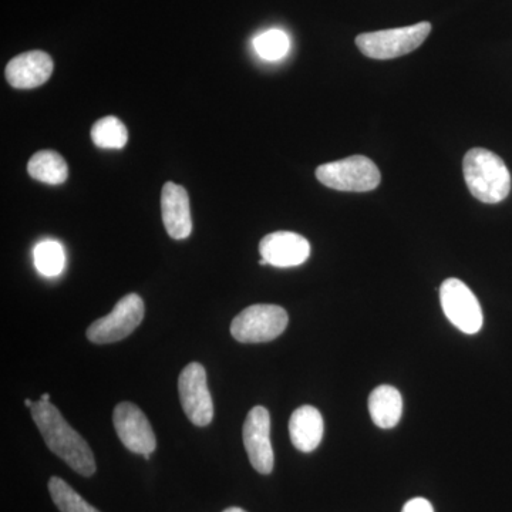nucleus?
Returning <instances> with one entry per match:
<instances>
[{
	"label": "nucleus",
	"mask_w": 512,
	"mask_h": 512,
	"mask_svg": "<svg viewBox=\"0 0 512 512\" xmlns=\"http://www.w3.org/2000/svg\"><path fill=\"white\" fill-rule=\"evenodd\" d=\"M369 413L377 427L393 429L402 419V394L393 386L376 387L369 397Z\"/></svg>",
	"instance_id": "nucleus-15"
},
{
	"label": "nucleus",
	"mask_w": 512,
	"mask_h": 512,
	"mask_svg": "<svg viewBox=\"0 0 512 512\" xmlns=\"http://www.w3.org/2000/svg\"><path fill=\"white\" fill-rule=\"evenodd\" d=\"M114 429L117 436L131 453L150 458L157 448L156 434L146 414L136 404H117L113 413Z\"/></svg>",
	"instance_id": "nucleus-9"
},
{
	"label": "nucleus",
	"mask_w": 512,
	"mask_h": 512,
	"mask_svg": "<svg viewBox=\"0 0 512 512\" xmlns=\"http://www.w3.org/2000/svg\"><path fill=\"white\" fill-rule=\"evenodd\" d=\"M222 512H247V511L242 510V508L231 507V508H227V510L222 511Z\"/></svg>",
	"instance_id": "nucleus-22"
},
{
	"label": "nucleus",
	"mask_w": 512,
	"mask_h": 512,
	"mask_svg": "<svg viewBox=\"0 0 512 512\" xmlns=\"http://www.w3.org/2000/svg\"><path fill=\"white\" fill-rule=\"evenodd\" d=\"M178 393L185 416L192 424L205 427L214 419V404L207 384V372L200 363L184 367L178 379Z\"/></svg>",
	"instance_id": "nucleus-8"
},
{
	"label": "nucleus",
	"mask_w": 512,
	"mask_h": 512,
	"mask_svg": "<svg viewBox=\"0 0 512 512\" xmlns=\"http://www.w3.org/2000/svg\"><path fill=\"white\" fill-rule=\"evenodd\" d=\"M255 52L269 62L284 59L291 50V39L284 30L271 29L261 33L254 40Z\"/></svg>",
	"instance_id": "nucleus-20"
},
{
	"label": "nucleus",
	"mask_w": 512,
	"mask_h": 512,
	"mask_svg": "<svg viewBox=\"0 0 512 512\" xmlns=\"http://www.w3.org/2000/svg\"><path fill=\"white\" fill-rule=\"evenodd\" d=\"M53 73L52 57L40 50L23 53L6 66V79L15 89H35L49 80Z\"/></svg>",
	"instance_id": "nucleus-12"
},
{
	"label": "nucleus",
	"mask_w": 512,
	"mask_h": 512,
	"mask_svg": "<svg viewBox=\"0 0 512 512\" xmlns=\"http://www.w3.org/2000/svg\"><path fill=\"white\" fill-rule=\"evenodd\" d=\"M316 178L320 184L332 190L367 192L379 187L382 174L370 158L353 156L320 165Z\"/></svg>",
	"instance_id": "nucleus-4"
},
{
	"label": "nucleus",
	"mask_w": 512,
	"mask_h": 512,
	"mask_svg": "<svg viewBox=\"0 0 512 512\" xmlns=\"http://www.w3.org/2000/svg\"><path fill=\"white\" fill-rule=\"evenodd\" d=\"M164 227L173 239H185L192 232L190 198L184 187L167 183L161 192Z\"/></svg>",
	"instance_id": "nucleus-13"
},
{
	"label": "nucleus",
	"mask_w": 512,
	"mask_h": 512,
	"mask_svg": "<svg viewBox=\"0 0 512 512\" xmlns=\"http://www.w3.org/2000/svg\"><path fill=\"white\" fill-rule=\"evenodd\" d=\"M430 32V23L420 22L406 28L362 33L356 37V46L369 59H397L419 49L426 42Z\"/></svg>",
	"instance_id": "nucleus-3"
},
{
	"label": "nucleus",
	"mask_w": 512,
	"mask_h": 512,
	"mask_svg": "<svg viewBox=\"0 0 512 512\" xmlns=\"http://www.w3.org/2000/svg\"><path fill=\"white\" fill-rule=\"evenodd\" d=\"M440 302L444 315L461 332L476 335L483 328L484 315L480 302L460 279L450 278L443 282Z\"/></svg>",
	"instance_id": "nucleus-7"
},
{
	"label": "nucleus",
	"mask_w": 512,
	"mask_h": 512,
	"mask_svg": "<svg viewBox=\"0 0 512 512\" xmlns=\"http://www.w3.org/2000/svg\"><path fill=\"white\" fill-rule=\"evenodd\" d=\"M40 400H42V402H50V394H43L42 399Z\"/></svg>",
	"instance_id": "nucleus-23"
},
{
	"label": "nucleus",
	"mask_w": 512,
	"mask_h": 512,
	"mask_svg": "<svg viewBox=\"0 0 512 512\" xmlns=\"http://www.w3.org/2000/svg\"><path fill=\"white\" fill-rule=\"evenodd\" d=\"M468 191L484 204H500L511 192V174L503 158L485 148H471L463 161Z\"/></svg>",
	"instance_id": "nucleus-2"
},
{
	"label": "nucleus",
	"mask_w": 512,
	"mask_h": 512,
	"mask_svg": "<svg viewBox=\"0 0 512 512\" xmlns=\"http://www.w3.org/2000/svg\"><path fill=\"white\" fill-rule=\"evenodd\" d=\"M30 177L40 183L59 185L69 177V168L59 153L52 150H42L30 158L28 164Z\"/></svg>",
	"instance_id": "nucleus-16"
},
{
	"label": "nucleus",
	"mask_w": 512,
	"mask_h": 512,
	"mask_svg": "<svg viewBox=\"0 0 512 512\" xmlns=\"http://www.w3.org/2000/svg\"><path fill=\"white\" fill-rule=\"evenodd\" d=\"M33 256H35L37 271L49 278L62 274L64 266H66L64 248L60 242L53 241V239L39 242Z\"/></svg>",
	"instance_id": "nucleus-18"
},
{
	"label": "nucleus",
	"mask_w": 512,
	"mask_h": 512,
	"mask_svg": "<svg viewBox=\"0 0 512 512\" xmlns=\"http://www.w3.org/2000/svg\"><path fill=\"white\" fill-rule=\"evenodd\" d=\"M33 420L46 446L57 457L62 458L72 470L83 477L96 473V460L92 448L76 430L64 420L55 404L36 402L30 407Z\"/></svg>",
	"instance_id": "nucleus-1"
},
{
	"label": "nucleus",
	"mask_w": 512,
	"mask_h": 512,
	"mask_svg": "<svg viewBox=\"0 0 512 512\" xmlns=\"http://www.w3.org/2000/svg\"><path fill=\"white\" fill-rule=\"evenodd\" d=\"M25 404H26V406H28V407H29V409H30V407H32V406H33V404H35V403H33V402H32V400L26 399V400H25Z\"/></svg>",
	"instance_id": "nucleus-24"
},
{
	"label": "nucleus",
	"mask_w": 512,
	"mask_h": 512,
	"mask_svg": "<svg viewBox=\"0 0 512 512\" xmlns=\"http://www.w3.org/2000/svg\"><path fill=\"white\" fill-rule=\"evenodd\" d=\"M92 140L100 148H123L128 141V131L123 121L114 116L103 117L94 123Z\"/></svg>",
	"instance_id": "nucleus-17"
},
{
	"label": "nucleus",
	"mask_w": 512,
	"mask_h": 512,
	"mask_svg": "<svg viewBox=\"0 0 512 512\" xmlns=\"http://www.w3.org/2000/svg\"><path fill=\"white\" fill-rule=\"evenodd\" d=\"M325 423L322 414L312 406L296 409L289 420V436L293 446L302 453H312L323 439Z\"/></svg>",
	"instance_id": "nucleus-14"
},
{
	"label": "nucleus",
	"mask_w": 512,
	"mask_h": 512,
	"mask_svg": "<svg viewBox=\"0 0 512 512\" xmlns=\"http://www.w3.org/2000/svg\"><path fill=\"white\" fill-rule=\"evenodd\" d=\"M242 439L252 467L259 474H271L275 458L271 444V416L265 407L256 406L248 413Z\"/></svg>",
	"instance_id": "nucleus-10"
},
{
	"label": "nucleus",
	"mask_w": 512,
	"mask_h": 512,
	"mask_svg": "<svg viewBox=\"0 0 512 512\" xmlns=\"http://www.w3.org/2000/svg\"><path fill=\"white\" fill-rule=\"evenodd\" d=\"M402 512H434L433 505L426 498H413L404 504Z\"/></svg>",
	"instance_id": "nucleus-21"
},
{
	"label": "nucleus",
	"mask_w": 512,
	"mask_h": 512,
	"mask_svg": "<svg viewBox=\"0 0 512 512\" xmlns=\"http://www.w3.org/2000/svg\"><path fill=\"white\" fill-rule=\"evenodd\" d=\"M144 319V302L137 293H128L104 318L97 319L87 329V339L96 345L126 339Z\"/></svg>",
	"instance_id": "nucleus-6"
},
{
	"label": "nucleus",
	"mask_w": 512,
	"mask_h": 512,
	"mask_svg": "<svg viewBox=\"0 0 512 512\" xmlns=\"http://www.w3.org/2000/svg\"><path fill=\"white\" fill-rule=\"evenodd\" d=\"M259 252L269 265L292 268L306 262L311 255V244L308 239L295 232L279 231L262 239Z\"/></svg>",
	"instance_id": "nucleus-11"
},
{
	"label": "nucleus",
	"mask_w": 512,
	"mask_h": 512,
	"mask_svg": "<svg viewBox=\"0 0 512 512\" xmlns=\"http://www.w3.org/2000/svg\"><path fill=\"white\" fill-rule=\"evenodd\" d=\"M49 493L60 512H100L80 497L62 478H50Z\"/></svg>",
	"instance_id": "nucleus-19"
},
{
	"label": "nucleus",
	"mask_w": 512,
	"mask_h": 512,
	"mask_svg": "<svg viewBox=\"0 0 512 512\" xmlns=\"http://www.w3.org/2000/svg\"><path fill=\"white\" fill-rule=\"evenodd\" d=\"M289 316L281 306L252 305L232 320L231 335L241 343L271 342L288 326Z\"/></svg>",
	"instance_id": "nucleus-5"
}]
</instances>
